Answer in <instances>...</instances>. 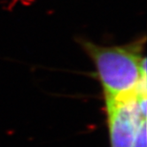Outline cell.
<instances>
[{
	"instance_id": "obj_3",
	"label": "cell",
	"mask_w": 147,
	"mask_h": 147,
	"mask_svg": "<svg viewBox=\"0 0 147 147\" xmlns=\"http://www.w3.org/2000/svg\"><path fill=\"white\" fill-rule=\"evenodd\" d=\"M132 147H146V119H142L136 127Z\"/></svg>"
},
{
	"instance_id": "obj_2",
	"label": "cell",
	"mask_w": 147,
	"mask_h": 147,
	"mask_svg": "<svg viewBox=\"0 0 147 147\" xmlns=\"http://www.w3.org/2000/svg\"><path fill=\"white\" fill-rule=\"evenodd\" d=\"M144 94L146 89L140 88L136 94L127 98H104L110 147H132L136 127L142 119H146L138 106L139 97Z\"/></svg>"
},
{
	"instance_id": "obj_1",
	"label": "cell",
	"mask_w": 147,
	"mask_h": 147,
	"mask_svg": "<svg viewBox=\"0 0 147 147\" xmlns=\"http://www.w3.org/2000/svg\"><path fill=\"white\" fill-rule=\"evenodd\" d=\"M80 45L95 67L104 98L135 95L146 82L144 37L123 45L104 46L88 40H81Z\"/></svg>"
}]
</instances>
